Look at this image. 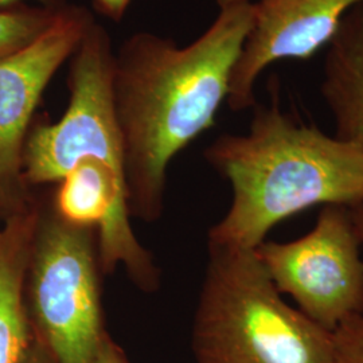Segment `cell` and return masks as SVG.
<instances>
[{
    "mask_svg": "<svg viewBox=\"0 0 363 363\" xmlns=\"http://www.w3.org/2000/svg\"><path fill=\"white\" fill-rule=\"evenodd\" d=\"M252 23L249 0L220 9L187 46L142 31L115 52L113 99L130 217H162L169 163L214 125Z\"/></svg>",
    "mask_w": 363,
    "mask_h": 363,
    "instance_id": "obj_1",
    "label": "cell"
},
{
    "mask_svg": "<svg viewBox=\"0 0 363 363\" xmlns=\"http://www.w3.org/2000/svg\"><path fill=\"white\" fill-rule=\"evenodd\" d=\"M205 157L232 187L208 245L256 249L279 222L316 205L363 202V150L271 105H255L245 135H222Z\"/></svg>",
    "mask_w": 363,
    "mask_h": 363,
    "instance_id": "obj_2",
    "label": "cell"
},
{
    "mask_svg": "<svg viewBox=\"0 0 363 363\" xmlns=\"http://www.w3.org/2000/svg\"><path fill=\"white\" fill-rule=\"evenodd\" d=\"M195 363H337L333 333L286 304L255 249L208 245Z\"/></svg>",
    "mask_w": 363,
    "mask_h": 363,
    "instance_id": "obj_3",
    "label": "cell"
},
{
    "mask_svg": "<svg viewBox=\"0 0 363 363\" xmlns=\"http://www.w3.org/2000/svg\"><path fill=\"white\" fill-rule=\"evenodd\" d=\"M97 232L40 208L27 264L33 335L57 363H91L106 330Z\"/></svg>",
    "mask_w": 363,
    "mask_h": 363,
    "instance_id": "obj_4",
    "label": "cell"
},
{
    "mask_svg": "<svg viewBox=\"0 0 363 363\" xmlns=\"http://www.w3.org/2000/svg\"><path fill=\"white\" fill-rule=\"evenodd\" d=\"M115 52L104 27L94 21L69 60V103L57 123L28 130L22 156L25 184H57L84 157L124 171L113 99Z\"/></svg>",
    "mask_w": 363,
    "mask_h": 363,
    "instance_id": "obj_5",
    "label": "cell"
},
{
    "mask_svg": "<svg viewBox=\"0 0 363 363\" xmlns=\"http://www.w3.org/2000/svg\"><path fill=\"white\" fill-rule=\"evenodd\" d=\"M361 245L350 208L325 205L310 233L289 242L264 241L255 250L277 291L334 333L346 319L362 315Z\"/></svg>",
    "mask_w": 363,
    "mask_h": 363,
    "instance_id": "obj_6",
    "label": "cell"
},
{
    "mask_svg": "<svg viewBox=\"0 0 363 363\" xmlns=\"http://www.w3.org/2000/svg\"><path fill=\"white\" fill-rule=\"evenodd\" d=\"M91 22L86 9L67 4L38 39L0 60V202L11 201L25 184L22 156L31 118Z\"/></svg>",
    "mask_w": 363,
    "mask_h": 363,
    "instance_id": "obj_7",
    "label": "cell"
},
{
    "mask_svg": "<svg viewBox=\"0 0 363 363\" xmlns=\"http://www.w3.org/2000/svg\"><path fill=\"white\" fill-rule=\"evenodd\" d=\"M253 23L234 67L228 104L256 105L259 74L280 60H310L337 35L345 16L363 0H252Z\"/></svg>",
    "mask_w": 363,
    "mask_h": 363,
    "instance_id": "obj_8",
    "label": "cell"
},
{
    "mask_svg": "<svg viewBox=\"0 0 363 363\" xmlns=\"http://www.w3.org/2000/svg\"><path fill=\"white\" fill-rule=\"evenodd\" d=\"M38 206L15 208L0 228V363H22L33 340L25 284Z\"/></svg>",
    "mask_w": 363,
    "mask_h": 363,
    "instance_id": "obj_9",
    "label": "cell"
},
{
    "mask_svg": "<svg viewBox=\"0 0 363 363\" xmlns=\"http://www.w3.org/2000/svg\"><path fill=\"white\" fill-rule=\"evenodd\" d=\"M320 91L337 139L363 150V4L347 13L330 42Z\"/></svg>",
    "mask_w": 363,
    "mask_h": 363,
    "instance_id": "obj_10",
    "label": "cell"
},
{
    "mask_svg": "<svg viewBox=\"0 0 363 363\" xmlns=\"http://www.w3.org/2000/svg\"><path fill=\"white\" fill-rule=\"evenodd\" d=\"M62 9L19 6L0 10V60L38 39L52 26Z\"/></svg>",
    "mask_w": 363,
    "mask_h": 363,
    "instance_id": "obj_11",
    "label": "cell"
},
{
    "mask_svg": "<svg viewBox=\"0 0 363 363\" xmlns=\"http://www.w3.org/2000/svg\"><path fill=\"white\" fill-rule=\"evenodd\" d=\"M337 363H363V316L354 315L333 333Z\"/></svg>",
    "mask_w": 363,
    "mask_h": 363,
    "instance_id": "obj_12",
    "label": "cell"
},
{
    "mask_svg": "<svg viewBox=\"0 0 363 363\" xmlns=\"http://www.w3.org/2000/svg\"><path fill=\"white\" fill-rule=\"evenodd\" d=\"M91 363H130L124 350L106 331Z\"/></svg>",
    "mask_w": 363,
    "mask_h": 363,
    "instance_id": "obj_13",
    "label": "cell"
},
{
    "mask_svg": "<svg viewBox=\"0 0 363 363\" xmlns=\"http://www.w3.org/2000/svg\"><path fill=\"white\" fill-rule=\"evenodd\" d=\"M97 11L113 22H120L130 7V0H93Z\"/></svg>",
    "mask_w": 363,
    "mask_h": 363,
    "instance_id": "obj_14",
    "label": "cell"
},
{
    "mask_svg": "<svg viewBox=\"0 0 363 363\" xmlns=\"http://www.w3.org/2000/svg\"><path fill=\"white\" fill-rule=\"evenodd\" d=\"M22 363H57L52 359L49 351L46 350L33 335V340L27 350Z\"/></svg>",
    "mask_w": 363,
    "mask_h": 363,
    "instance_id": "obj_15",
    "label": "cell"
},
{
    "mask_svg": "<svg viewBox=\"0 0 363 363\" xmlns=\"http://www.w3.org/2000/svg\"><path fill=\"white\" fill-rule=\"evenodd\" d=\"M22 1L25 0H0V10L19 7ZM35 1H38L39 6L48 7V9H62L67 6L66 0H35Z\"/></svg>",
    "mask_w": 363,
    "mask_h": 363,
    "instance_id": "obj_16",
    "label": "cell"
},
{
    "mask_svg": "<svg viewBox=\"0 0 363 363\" xmlns=\"http://www.w3.org/2000/svg\"><path fill=\"white\" fill-rule=\"evenodd\" d=\"M350 210L352 220H354L355 228H357V232H358L359 240H361V244L363 245V202L358 203V205L351 206Z\"/></svg>",
    "mask_w": 363,
    "mask_h": 363,
    "instance_id": "obj_17",
    "label": "cell"
},
{
    "mask_svg": "<svg viewBox=\"0 0 363 363\" xmlns=\"http://www.w3.org/2000/svg\"><path fill=\"white\" fill-rule=\"evenodd\" d=\"M218 7L220 9H225V7H229V6H233V4H238V3H242V1H249V0H216Z\"/></svg>",
    "mask_w": 363,
    "mask_h": 363,
    "instance_id": "obj_18",
    "label": "cell"
}]
</instances>
